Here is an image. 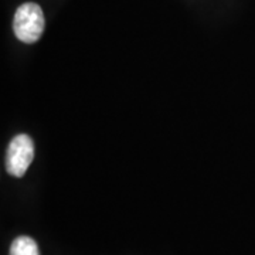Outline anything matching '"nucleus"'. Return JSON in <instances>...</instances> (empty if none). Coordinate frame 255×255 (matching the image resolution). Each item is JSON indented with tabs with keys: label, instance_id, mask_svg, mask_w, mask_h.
Masks as SVG:
<instances>
[{
	"label": "nucleus",
	"instance_id": "f257e3e1",
	"mask_svg": "<svg viewBox=\"0 0 255 255\" xmlns=\"http://www.w3.org/2000/svg\"><path fill=\"white\" fill-rule=\"evenodd\" d=\"M44 14L41 7L36 3L21 4L14 14L13 30L14 34L23 43H36L44 31Z\"/></svg>",
	"mask_w": 255,
	"mask_h": 255
},
{
	"label": "nucleus",
	"instance_id": "f03ea898",
	"mask_svg": "<svg viewBox=\"0 0 255 255\" xmlns=\"http://www.w3.org/2000/svg\"><path fill=\"white\" fill-rule=\"evenodd\" d=\"M34 157V143L27 135H17L10 142L6 155V169L11 176L21 177Z\"/></svg>",
	"mask_w": 255,
	"mask_h": 255
},
{
	"label": "nucleus",
	"instance_id": "7ed1b4c3",
	"mask_svg": "<svg viewBox=\"0 0 255 255\" xmlns=\"http://www.w3.org/2000/svg\"><path fill=\"white\" fill-rule=\"evenodd\" d=\"M10 255H40V253L36 241L33 238L23 236L13 241L10 247Z\"/></svg>",
	"mask_w": 255,
	"mask_h": 255
}]
</instances>
